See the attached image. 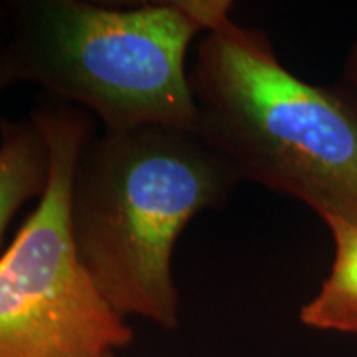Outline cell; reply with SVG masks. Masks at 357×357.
I'll return each mask as SVG.
<instances>
[{
    "label": "cell",
    "instance_id": "cell-1",
    "mask_svg": "<svg viewBox=\"0 0 357 357\" xmlns=\"http://www.w3.org/2000/svg\"><path fill=\"white\" fill-rule=\"evenodd\" d=\"M205 30L189 71L195 134L238 181L288 195L321 220L357 222V113L339 89L298 78L234 2L190 0Z\"/></svg>",
    "mask_w": 357,
    "mask_h": 357
},
{
    "label": "cell",
    "instance_id": "cell-2",
    "mask_svg": "<svg viewBox=\"0 0 357 357\" xmlns=\"http://www.w3.org/2000/svg\"><path fill=\"white\" fill-rule=\"evenodd\" d=\"M238 182L195 131L153 124L102 129L84 141L70 182V235L119 316L177 328L178 236L200 212L222 207Z\"/></svg>",
    "mask_w": 357,
    "mask_h": 357
},
{
    "label": "cell",
    "instance_id": "cell-3",
    "mask_svg": "<svg viewBox=\"0 0 357 357\" xmlns=\"http://www.w3.org/2000/svg\"><path fill=\"white\" fill-rule=\"evenodd\" d=\"M204 24L189 0L113 8L20 0L0 12V89L33 83L98 116L106 131H195L187 53Z\"/></svg>",
    "mask_w": 357,
    "mask_h": 357
},
{
    "label": "cell",
    "instance_id": "cell-4",
    "mask_svg": "<svg viewBox=\"0 0 357 357\" xmlns=\"http://www.w3.org/2000/svg\"><path fill=\"white\" fill-rule=\"evenodd\" d=\"M47 137L50 182L0 255V357H105L134 333L78 261L68 225L75 162L95 132L91 114L56 100L30 114Z\"/></svg>",
    "mask_w": 357,
    "mask_h": 357
},
{
    "label": "cell",
    "instance_id": "cell-5",
    "mask_svg": "<svg viewBox=\"0 0 357 357\" xmlns=\"http://www.w3.org/2000/svg\"><path fill=\"white\" fill-rule=\"evenodd\" d=\"M50 172V149L37 121L0 119V248L15 213L42 199Z\"/></svg>",
    "mask_w": 357,
    "mask_h": 357
},
{
    "label": "cell",
    "instance_id": "cell-6",
    "mask_svg": "<svg viewBox=\"0 0 357 357\" xmlns=\"http://www.w3.org/2000/svg\"><path fill=\"white\" fill-rule=\"evenodd\" d=\"M331 231L334 260L319 293L301 307L307 328L357 336V222L342 217L323 220Z\"/></svg>",
    "mask_w": 357,
    "mask_h": 357
},
{
    "label": "cell",
    "instance_id": "cell-7",
    "mask_svg": "<svg viewBox=\"0 0 357 357\" xmlns=\"http://www.w3.org/2000/svg\"><path fill=\"white\" fill-rule=\"evenodd\" d=\"M357 113V38L347 53L342 68V84L337 88Z\"/></svg>",
    "mask_w": 357,
    "mask_h": 357
},
{
    "label": "cell",
    "instance_id": "cell-8",
    "mask_svg": "<svg viewBox=\"0 0 357 357\" xmlns=\"http://www.w3.org/2000/svg\"><path fill=\"white\" fill-rule=\"evenodd\" d=\"M105 357H118V356H116V352H111V354H108V356H105Z\"/></svg>",
    "mask_w": 357,
    "mask_h": 357
},
{
    "label": "cell",
    "instance_id": "cell-9",
    "mask_svg": "<svg viewBox=\"0 0 357 357\" xmlns=\"http://www.w3.org/2000/svg\"><path fill=\"white\" fill-rule=\"evenodd\" d=\"M0 12H2V6H0Z\"/></svg>",
    "mask_w": 357,
    "mask_h": 357
}]
</instances>
